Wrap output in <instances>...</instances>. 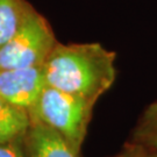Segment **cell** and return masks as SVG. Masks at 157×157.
<instances>
[{
    "label": "cell",
    "instance_id": "3",
    "mask_svg": "<svg viewBox=\"0 0 157 157\" xmlns=\"http://www.w3.org/2000/svg\"><path fill=\"white\" fill-rule=\"evenodd\" d=\"M57 43L49 22L34 11L20 30L0 47V71L42 65Z\"/></svg>",
    "mask_w": 157,
    "mask_h": 157
},
{
    "label": "cell",
    "instance_id": "8",
    "mask_svg": "<svg viewBox=\"0 0 157 157\" xmlns=\"http://www.w3.org/2000/svg\"><path fill=\"white\" fill-rule=\"evenodd\" d=\"M132 142L157 154V99L142 112L133 132Z\"/></svg>",
    "mask_w": 157,
    "mask_h": 157
},
{
    "label": "cell",
    "instance_id": "4",
    "mask_svg": "<svg viewBox=\"0 0 157 157\" xmlns=\"http://www.w3.org/2000/svg\"><path fill=\"white\" fill-rule=\"evenodd\" d=\"M45 86L42 65L0 71V98L14 106L29 111Z\"/></svg>",
    "mask_w": 157,
    "mask_h": 157
},
{
    "label": "cell",
    "instance_id": "10",
    "mask_svg": "<svg viewBox=\"0 0 157 157\" xmlns=\"http://www.w3.org/2000/svg\"><path fill=\"white\" fill-rule=\"evenodd\" d=\"M0 157H27L23 141L0 144Z\"/></svg>",
    "mask_w": 157,
    "mask_h": 157
},
{
    "label": "cell",
    "instance_id": "2",
    "mask_svg": "<svg viewBox=\"0 0 157 157\" xmlns=\"http://www.w3.org/2000/svg\"><path fill=\"white\" fill-rule=\"evenodd\" d=\"M93 108V104L47 85L39 100L29 109V115L32 124L50 128L80 154Z\"/></svg>",
    "mask_w": 157,
    "mask_h": 157
},
{
    "label": "cell",
    "instance_id": "7",
    "mask_svg": "<svg viewBox=\"0 0 157 157\" xmlns=\"http://www.w3.org/2000/svg\"><path fill=\"white\" fill-rule=\"evenodd\" d=\"M34 11L26 0H0V47L20 30Z\"/></svg>",
    "mask_w": 157,
    "mask_h": 157
},
{
    "label": "cell",
    "instance_id": "9",
    "mask_svg": "<svg viewBox=\"0 0 157 157\" xmlns=\"http://www.w3.org/2000/svg\"><path fill=\"white\" fill-rule=\"evenodd\" d=\"M117 157H157V154L140 144L130 142L127 146H124L122 151Z\"/></svg>",
    "mask_w": 157,
    "mask_h": 157
},
{
    "label": "cell",
    "instance_id": "5",
    "mask_svg": "<svg viewBox=\"0 0 157 157\" xmlns=\"http://www.w3.org/2000/svg\"><path fill=\"white\" fill-rule=\"evenodd\" d=\"M23 146L27 157H79L57 133L40 124H32Z\"/></svg>",
    "mask_w": 157,
    "mask_h": 157
},
{
    "label": "cell",
    "instance_id": "6",
    "mask_svg": "<svg viewBox=\"0 0 157 157\" xmlns=\"http://www.w3.org/2000/svg\"><path fill=\"white\" fill-rule=\"evenodd\" d=\"M32 126L28 109L0 98V144L23 141Z\"/></svg>",
    "mask_w": 157,
    "mask_h": 157
},
{
    "label": "cell",
    "instance_id": "1",
    "mask_svg": "<svg viewBox=\"0 0 157 157\" xmlns=\"http://www.w3.org/2000/svg\"><path fill=\"white\" fill-rule=\"evenodd\" d=\"M117 55L100 43H57L42 64L47 85L95 105L117 78Z\"/></svg>",
    "mask_w": 157,
    "mask_h": 157
}]
</instances>
